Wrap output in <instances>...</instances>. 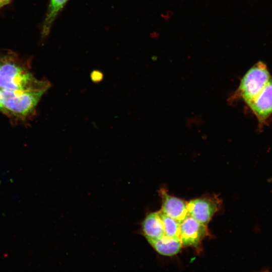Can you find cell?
<instances>
[{"instance_id":"cell-10","label":"cell","mask_w":272,"mask_h":272,"mask_svg":"<svg viewBox=\"0 0 272 272\" xmlns=\"http://www.w3.org/2000/svg\"><path fill=\"white\" fill-rule=\"evenodd\" d=\"M67 1L68 0H50L42 25V37H45L49 34L54 20Z\"/></svg>"},{"instance_id":"cell-2","label":"cell","mask_w":272,"mask_h":272,"mask_svg":"<svg viewBox=\"0 0 272 272\" xmlns=\"http://www.w3.org/2000/svg\"><path fill=\"white\" fill-rule=\"evenodd\" d=\"M47 89L13 91L1 89V101L5 114L20 119L31 115Z\"/></svg>"},{"instance_id":"cell-13","label":"cell","mask_w":272,"mask_h":272,"mask_svg":"<svg viewBox=\"0 0 272 272\" xmlns=\"http://www.w3.org/2000/svg\"><path fill=\"white\" fill-rule=\"evenodd\" d=\"M12 0H0V8L8 5Z\"/></svg>"},{"instance_id":"cell-5","label":"cell","mask_w":272,"mask_h":272,"mask_svg":"<svg viewBox=\"0 0 272 272\" xmlns=\"http://www.w3.org/2000/svg\"><path fill=\"white\" fill-rule=\"evenodd\" d=\"M219 207L218 200L213 198H198L187 203L188 215L205 225H207Z\"/></svg>"},{"instance_id":"cell-11","label":"cell","mask_w":272,"mask_h":272,"mask_svg":"<svg viewBox=\"0 0 272 272\" xmlns=\"http://www.w3.org/2000/svg\"><path fill=\"white\" fill-rule=\"evenodd\" d=\"M158 212L163 222L165 235L180 238V224L161 210Z\"/></svg>"},{"instance_id":"cell-7","label":"cell","mask_w":272,"mask_h":272,"mask_svg":"<svg viewBox=\"0 0 272 272\" xmlns=\"http://www.w3.org/2000/svg\"><path fill=\"white\" fill-rule=\"evenodd\" d=\"M160 193L162 203L161 210L180 224L189 216L186 202L169 195L164 189H161Z\"/></svg>"},{"instance_id":"cell-4","label":"cell","mask_w":272,"mask_h":272,"mask_svg":"<svg viewBox=\"0 0 272 272\" xmlns=\"http://www.w3.org/2000/svg\"><path fill=\"white\" fill-rule=\"evenodd\" d=\"M207 232V225L189 215L180 224V239L184 246L196 247Z\"/></svg>"},{"instance_id":"cell-1","label":"cell","mask_w":272,"mask_h":272,"mask_svg":"<svg viewBox=\"0 0 272 272\" xmlns=\"http://www.w3.org/2000/svg\"><path fill=\"white\" fill-rule=\"evenodd\" d=\"M48 81L39 80L26 69L15 62L3 61L0 65V88L13 91L47 89Z\"/></svg>"},{"instance_id":"cell-8","label":"cell","mask_w":272,"mask_h":272,"mask_svg":"<svg viewBox=\"0 0 272 272\" xmlns=\"http://www.w3.org/2000/svg\"><path fill=\"white\" fill-rule=\"evenodd\" d=\"M146 238L151 246L162 255H174L182 248V244L179 238L171 237L164 235L158 239Z\"/></svg>"},{"instance_id":"cell-6","label":"cell","mask_w":272,"mask_h":272,"mask_svg":"<svg viewBox=\"0 0 272 272\" xmlns=\"http://www.w3.org/2000/svg\"><path fill=\"white\" fill-rule=\"evenodd\" d=\"M258 120L264 122L272 113V78L260 93L247 104Z\"/></svg>"},{"instance_id":"cell-14","label":"cell","mask_w":272,"mask_h":272,"mask_svg":"<svg viewBox=\"0 0 272 272\" xmlns=\"http://www.w3.org/2000/svg\"><path fill=\"white\" fill-rule=\"evenodd\" d=\"M0 111L4 112V109L1 101V89L0 88Z\"/></svg>"},{"instance_id":"cell-3","label":"cell","mask_w":272,"mask_h":272,"mask_svg":"<svg viewBox=\"0 0 272 272\" xmlns=\"http://www.w3.org/2000/svg\"><path fill=\"white\" fill-rule=\"evenodd\" d=\"M270 78L266 65L258 62L243 76L234 97L242 98L248 104L260 93Z\"/></svg>"},{"instance_id":"cell-12","label":"cell","mask_w":272,"mask_h":272,"mask_svg":"<svg viewBox=\"0 0 272 272\" xmlns=\"http://www.w3.org/2000/svg\"><path fill=\"white\" fill-rule=\"evenodd\" d=\"M91 78L93 82H99L102 79L103 75L102 73L99 71H94L91 74Z\"/></svg>"},{"instance_id":"cell-15","label":"cell","mask_w":272,"mask_h":272,"mask_svg":"<svg viewBox=\"0 0 272 272\" xmlns=\"http://www.w3.org/2000/svg\"><path fill=\"white\" fill-rule=\"evenodd\" d=\"M3 62V61H2V60L0 59V65H1V64Z\"/></svg>"},{"instance_id":"cell-9","label":"cell","mask_w":272,"mask_h":272,"mask_svg":"<svg viewBox=\"0 0 272 272\" xmlns=\"http://www.w3.org/2000/svg\"><path fill=\"white\" fill-rule=\"evenodd\" d=\"M145 238L158 239L165 235L163 222L158 212H152L146 216L142 223Z\"/></svg>"}]
</instances>
